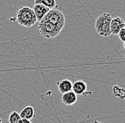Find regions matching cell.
I'll return each instance as SVG.
<instances>
[{
  "label": "cell",
  "instance_id": "obj_1",
  "mask_svg": "<svg viewBox=\"0 0 125 123\" xmlns=\"http://www.w3.org/2000/svg\"><path fill=\"white\" fill-rule=\"evenodd\" d=\"M16 22L21 26L29 28L37 22L33 9L28 7L20 8L16 14Z\"/></svg>",
  "mask_w": 125,
  "mask_h": 123
},
{
  "label": "cell",
  "instance_id": "obj_2",
  "mask_svg": "<svg viewBox=\"0 0 125 123\" xmlns=\"http://www.w3.org/2000/svg\"><path fill=\"white\" fill-rule=\"evenodd\" d=\"M112 16L109 13H103L99 16L94 23V28L97 33L102 37H108L112 35L110 30V23Z\"/></svg>",
  "mask_w": 125,
  "mask_h": 123
},
{
  "label": "cell",
  "instance_id": "obj_3",
  "mask_svg": "<svg viewBox=\"0 0 125 123\" xmlns=\"http://www.w3.org/2000/svg\"><path fill=\"white\" fill-rule=\"evenodd\" d=\"M38 29L40 34L43 37L48 39L56 37L62 29V28L58 26L57 25L44 20H41L39 22Z\"/></svg>",
  "mask_w": 125,
  "mask_h": 123
},
{
  "label": "cell",
  "instance_id": "obj_4",
  "mask_svg": "<svg viewBox=\"0 0 125 123\" xmlns=\"http://www.w3.org/2000/svg\"><path fill=\"white\" fill-rule=\"evenodd\" d=\"M42 20L49 22L55 25H57L58 26L62 29L64 28L65 23V18L64 14L60 10L54 9H51L43 18Z\"/></svg>",
  "mask_w": 125,
  "mask_h": 123
},
{
  "label": "cell",
  "instance_id": "obj_5",
  "mask_svg": "<svg viewBox=\"0 0 125 123\" xmlns=\"http://www.w3.org/2000/svg\"><path fill=\"white\" fill-rule=\"evenodd\" d=\"M124 27H125V22L122 18L116 16L112 19L110 23V30L112 35H117Z\"/></svg>",
  "mask_w": 125,
  "mask_h": 123
},
{
  "label": "cell",
  "instance_id": "obj_6",
  "mask_svg": "<svg viewBox=\"0 0 125 123\" xmlns=\"http://www.w3.org/2000/svg\"><path fill=\"white\" fill-rule=\"evenodd\" d=\"M32 9L36 16L37 22H40L43 19V18L51 10L49 8L46 7V6H43L42 4H34Z\"/></svg>",
  "mask_w": 125,
  "mask_h": 123
},
{
  "label": "cell",
  "instance_id": "obj_7",
  "mask_svg": "<svg viewBox=\"0 0 125 123\" xmlns=\"http://www.w3.org/2000/svg\"><path fill=\"white\" fill-rule=\"evenodd\" d=\"M62 102L66 106H72L76 103L78 100L77 95L73 92V90L62 95L61 97Z\"/></svg>",
  "mask_w": 125,
  "mask_h": 123
},
{
  "label": "cell",
  "instance_id": "obj_8",
  "mask_svg": "<svg viewBox=\"0 0 125 123\" xmlns=\"http://www.w3.org/2000/svg\"><path fill=\"white\" fill-rule=\"evenodd\" d=\"M87 85L85 82L83 80H77L73 83V91L77 95H83L86 92Z\"/></svg>",
  "mask_w": 125,
  "mask_h": 123
},
{
  "label": "cell",
  "instance_id": "obj_9",
  "mask_svg": "<svg viewBox=\"0 0 125 123\" xmlns=\"http://www.w3.org/2000/svg\"><path fill=\"white\" fill-rule=\"evenodd\" d=\"M58 90L62 94L73 90V83L68 79H64L58 83Z\"/></svg>",
  "mask_w": 125,
  "mask_h": 123
},
{
  "label": "cell",
  "instance_id": "obj_10",
  "mask_svg": "<svg viewBox=\"0 0 125 123\" xmlns=\"http://www.w3.org/2000/svg\"><path fill=\"white\" fill-rule=\"evenodd\" d=\"M20 117L21 119H26V120H31L34 117V109L32 106H26V108H24L21 110V112H20Z\"/></svg>",
  "mask_w": 125,
  "mask_h": 123
},
{
  "label": "cell",
  "instance_id": "obj_11",
  "mask_svg": "<svg viewBox=\"0 0 125 123\" xmlns=\"http://www.w3.org/2000/svg\"><path fill=\"white\" fill-rule=\"evenodd\" d=\"M35 4H42L49 8L50 9H54L56 7V1L55 0H35Z\"/></svg>",
  "mask_w": 125,
  "mask_h": 123
},
{
  "label": "cell",
  "instance_id": "obj_12",
  "mask_svg": "<svg viewBox=\"0 0 125 123\" xmlns=\"http://www.w3.org/2000/svg\"><path fill=\"white\" fill-rule=\"evenodd\" d=\"M112 92L115 96L122 100H125V90L124 88H121L118 85H115L112 88Z\"/></svg>",
  "mask_w": 125,
  "mask_h": 123
},
{
  "label": "cell",
  "instance_id": "obj_13",
  "mask_svg": "<svg viewBox=\"0 0 125 123\" xmlns=\"http://www.w3.org/2000/svg\"><path fill=\"white\" fill-rule=\"evenodd\" d=\"M21 117L20 115L16 112L13 111L10 113V115L9 116V123H19V120H21Z\"/></svg>",
  "mask_w": 125,
  "mask_h": 123
},
{
  "label": "cell",
  "instance_id": "obj_14",
  "mask_svg": "<svg viewBox=\"0 0 125 123\" xmlns=\"http://www.w3.org/2000/svg\"><path fill=\"white\" fill-rule=\"evenodd\" d=\"M117 35H118V38L121 41H122L123 43L125 42V27L121 29V31L119 32Z\"/></svg>",
  "mask_w": 125,
  "mask_h": 123
},
{
  "label": "cell",
  "instance_id": "obj_15",
  "mask_svg": "<svg viewBox=\"0 0 125 123\" xmlns=\"http://www.w3.org/2000/svg\"><path fill=\"white\" fill-rule=\"evenodd\" d=\"M19 123H31V120H26V119H21L19 120Z\"/></svg>",
  "mask_w": 125,
  "mask_h": 123
},
{
  "label": "cell",
  "instance_id": "obj_16",
  "mask_svg": "<svg viewBox=\"0 0 125 123\" xmlns=\"http://www.w3.org/2000/svg\"><path fill=\"white\" fill-rule=\"evenodd\" d=\"M0 123H2V120L1 118H0Z\"/></svg>",
  "mask_w": 125,
  "mask_h": 123
},
{
  "label": "cell",
  "instance_id": "obj_17",
  "mask_svg": "<svg viewBox=\"0 0 125 123\" xmlns=\"http://www.w3.org/2000/svg\"><path fill=\"white\" fill-rule=\"evenodd\" d=\"M123 46H124V48H125V42H124V44H123Z\"/></svg>",
  "mask_w": 125,
  "mask_h": 123
},
{
  "label": "cell",
  "instance_id": "obj_18",
  "mask_svg": "<svg viewBox=\"0 0 125 123\" xmlns=\"http://www.w3.org/2000/svg\"></svg>",
  "mask_w": 125,
  "mask_h": 123
}]
</instances>
